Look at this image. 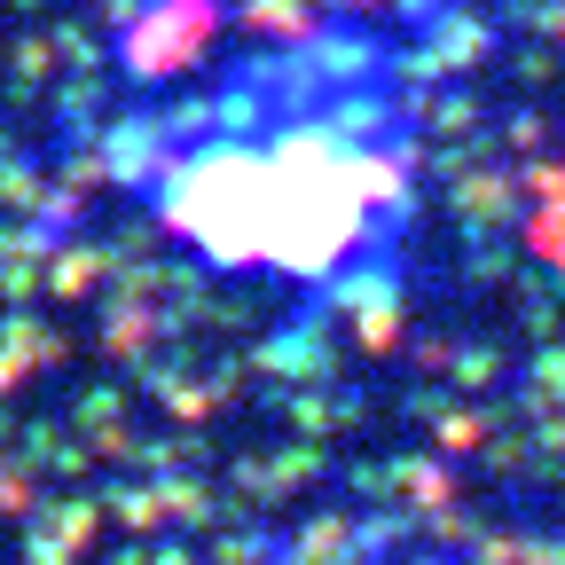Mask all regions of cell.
<instances>
[{"label": "cell", "instance_id": "cell-1", "mask_svg": "<svg viewBox=\"0 0 565 565\" xmlns=\"http://www.w3.org/2000/svg\"><path fill=\"white\" fill-rule=\"evenodd\" d=\"M416 158L401 47L362 17H330L134 118L118 173L212 275L345 299L416 236Z\"/></svg>", "mask_w": 565, "mask_h": 565}]
</instances>
